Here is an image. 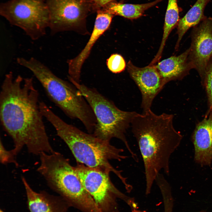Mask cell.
<instances>
[{
	"mask_svg": "<svg viewBox=\"0 0 212 212\" xmlns=\"http://www.w3.org/2000/svg\"><path fill=\"white\" fill-rule=\"evenodd\" d=\"M192 140L196 162L202 166H210L212 161V111L196 125Z\"/></svg>",
	"mask_w": 212,
	"mask_h": 212,
	"instance_id": "cell-13",
	"label": "cell"
},
{
	"mask_svg": "<svg viewBox=\"0 0 212 212\" xmlns=\"http://www.w3.org/2000/svg\"><path fill=\"white\" fill-rule=\"evenodd\" d=\"M210 0H197L185 15L180 19L177 24L178 39L176 44L179 46L183 37L191 27L196 26L205 17V8Z\"/></svg>",
	"mask_w": 212,
	"mask_h": 212,
	"instance_id": "cell-17",
	"label": "cell"
},
{
	"mask_svg": "<svg viewBox=\"0 0 212 212\" xmlns=\"http://www.w3.org/2000/svg\"><path fill=\"white\" fill-rule=\"evenodd\" d=\"M43 115L53 126L57 135L68 146L78 162L109 174L112 173L124 185L127 184L122 172L114 168L110 162L112 160L120 161L126 158L127 156L122 154L123 149L67 123L49 108L44 110Z\"/></svg>",
	"mask_w": 212,
	"mask_h": 212,
	"instance_id": "cell-3",
	"label": "cell"
},
{
	"mask_svg": "<svg viewBox=\"0 0 212 212\" xmlns=\"http://www.w3.org/2000/svg\"><path fill=\"white\" fill-rule=\"evenodd\" d=\"M50 14L51 34L73 31L80 34H89L86 19L93 10L89 0H46Z\"/></svg>",
	"mask_w": 212,
	"mask_h": 212,
	"instance_id": "cell-9",
	"label": "cell"
},
{
	"mask_svg": "<svg viewBox=\"0 0 212 212\" xmlns=\"http://www.w3.org/2000/svg\"><path fill=\"white\" fill-rule=\"evenodd\" d=\"M92 4L93 9L97 10L115 0H89Z\"/></svg>",
	"mask_w": 212,
	"mask_h": 212,
	"instance_id": "cell-22",
	"label": "cell"
},
{
	"mask_svg": "<svg viewBox=\"0 0 212 212\" xmlns=\"http://www.w3.org/2000/svg\"><path fill=\"white\" fill-rule=\"evenodd\" d=\"M0 212H5L3 210H2L1 209H0Z\"/></svg>",
	"mask_w": 212,
	"mask_h": 212,
	"instance_id": "cell-25",
	"label": "cell"
},
{
	"mask_svg": "<svg viewBox=\"0 0 212 212\" xmlns=\"http://www.w3.org/2000/svg\"><path fill=\"white\" fill-rule=\"evenodd\" d=\"M132 208V212H146L145 211H141L136 209V207H133Z\"/></svg>",
	"mask_w": 212,
	"mask_h": 212,
	"instance_id": "cell-23",
	"label": "cell"
},
{
	"mask_svg": "<svg viewBox=\"0 0 212 212\" xmlns=\"http://www.w3.org/2000/svg\"><path fill=\"white\" fill-rule=\"evenodd\" d=\"M37 170L48 186L70 204L82 212H101L82 185L69 160L59 152H42Z\"/></svg>",
	"mask_w": 212,
	"mask_h": 212,
	"instance_id": "cell-5",
	"label": "cell"
},
{
	"mask_svg": "<svg viewBox=\"0 0 212 212\" xmlns=\"http://www.w3.org/2000/svg\"><path fill=\"white\" fill-rule=\"evenodd\" d=\"M0 14L33 40L44 35L49 27L50 14L46 0H9L1 4Z\"/></svg>",
	"mask_w": 212,
	"mask_h": 212,
	"instance_id": "cell-7",
	"label": "cell"
},
{
	"mask_svg": "<svg viewBox=\"0 0 212 212\" xmlns=\"http://www.w3.org/2000/svg\"><path fill=\"white\" fill-rule=\"evenodd\" d=\"M39 94L32 77H14L6 74L0 93V119L4 130L12 139L17 156L23 148L39 155L53 153L39 107Z\"/></svg>",
	"mask_w": 212,
	"mask_h": 212,
	"instance_id": "cell-1",
	"label": "cell"
},
{
	"mask_svg": "<svg viewBox=\"0 0 212 212\" xmlns=\"http://www.w3.org/2000/svg\"><path fill=\"white\" fill-rule=\"evenodd\" d=\"M127 66L130 77L141 93V106L145 112L151 109L154 99L165 85L154 65L139 67L129 61Z\"/></svg>",
	"mask_w": 212,
	"mask_h": 212,
	"instance_id": "cell-11",
	"label": "cell"
},
{
	"mask_svg": "<svg viewBox=\"0 0 212 212\" xmlns=\"http://www.w3.org/2000/svg\"><path fill=\"white\" fill-rule=\"evenodd\" d=\"M188 58L203 81L212 59V18L205 17L193 29Z\"/></svg>",
	"mask_w": 212,
	"mask_h": 212,
	"instance_id": "cell-10",
	"label": "cell"
},
{
	"mask_svg": "<svg viewBox=\"0 0 212 212\" xmlns=\"http://www.w3.org/2000/svg\"><path fill=\"white\" fill-rule=\"evenodd\" d=\"M68 78L70 82L80 91L94 113L97 122L92 134L100 139L109 142L114 138L120 140L124 143L134 160H137V155L130 147L125 134L137 113L121 110L113 102L95 88L78 83L70 77Z\"/></svg>",
	"mask_w": 212,
	"mask_h": 212,
	"instance_id": "cell-6",
	"label": "cell"
},
{
	"mask_svg": "<svg viewBox=\"0 0 212 212\" xmlns=\"http://www.w3.org/2000/svg\"><path fill=\"white\" fill-rule=\"evenodd\" d=\"M190 49L178 56H172L158 62L155 66L165 85L169 82L180 80L193 68L189 59Z\"/></svg>",
	"mask_w": 212,
	"mask_h": 212,
	"instance_id": "cell-15",
	"label": "cell"
},
{
	"mask_svg": "<svg viewBox=\"0 0 212 212\" xmlns=\"http://www.w3.org/2000/svg\"><path fill=\"white\" fill-rule=\"evenodd\" d=\"M113 16L101 9L97 10L94 28L87 44L77 56L67 61L68 76L75 82L80 83L81 69L84 63L96 42L109 28Z\"/></svg>",
	"mask_w": 212,
	"mask_h": 212,
	"instance_id": "cell-12",
	"label": "cell"
},
{
	"mask_svg": "<svg viewBox=\"0 0 212 212\" xmlns=\"http://www.w3.org/2000/svg\"><path fill=\"white\" fill-rule=\"evenodd\" d=\"M106 64L109 70L112 73H120L125 69V61L123 57L118 54H112L107 60Z\"/></svg>",
	"mask_w": 212,
	"mask_h": 212,
	"instance_id": "cell-19",
	"label": "cell"
},
{
	"mask_svg": "<svg viewBox=\"0 0 212 212\" xmlns=\"http://www.w3.org/2000/svg\"><path fill=\"white\" fill-rule=\"evenodd\" d=\"M20 65L29 69L39 81L50 99L68 117L81 121L88 132L94 129L97 120L90 106L72 83L56 76L34 57H21Z\"/></svg>",
	"mask_w": 212,
	"mask_h": 212,
	"instance_id": "cell-4",
	"label": "cell"
},
{
	"mask_svg": "<svg viewBox=\"0 0 212 212\" xmlns=\"http://www.w3.org/2000/svg\"><path fill=\"white\" fill-rule=\"evenodd\" d=\"M30 212H67L70 206L61 196H54L45 191H34L24 176L21 177Z\"/></svg>",
	"mask_w": 212,
	"mask_h": 212,
	"instance_id": "cell-14",
	"label": "cell"
},
{
	"mask_svg": "<svg viewBox=\"0 0 212 212\" xmlns=\"http://www.w3.org/2000/svg\"><path fill=\"white\" fill-rule=\"evenodd\" d=\"M16 156L12 149L8 150L4 147L1 139L0 140V161L1 163L6 165L8 163L14 164L16 167L19 164L16 160Z\"/></svg>",
	"mask_w": 212,
	"mask_h": 212,
	"instance_id": "cell-21",
	"label": "cell"
},
{
	"mask_svg": "<svg viewBox=\"0 0 212 212\" xmlns=\"http://www.w3.org/2000/svg\"><path fill=\"white\" fill-rule=\"evenodd\" d=\"M173 118L172 114L158 115L150 109L137 113L131 122L132 132L143 159L147 195L160 171L169 174L170 156L182 139V135L174 127Z\"/></svg>",
	"mask_w": 212,
	"mask_h": 212,
	"instance_id": "cell-2",
	"label": "cell"
},
{
	"mask_svg": "<svg viewBox=\"0 0 212 212\" xmlns=\"http://www.w3.org/2000/svg\"><path fill=\"white\" fill-rule=\"evenodd\" d=\"M74 168L83 187L101 212H119L117 198L125 201L130 206L134 203L132 198L116 188L110 179V174L78 162Z\"/></svg>",
	"mask_w": 212,
	"mask_h": 212,
	"instance_id": "cell-8",
	"label": "cell"
},
{
	"mask_svg": "<svg viewBox=\"0 0 212 212\" xmlns=\"http://www.w3.org/2000/svg\"><path fill=\"white\" fill-rule=\"evenodd\" d=\"M199 212H207L206 211H204V210H202V211H199Z\"/></svg>",
	"mask_w": 212,
	"mask_h": 212,
	"instance_id": "cell-24",
	"label": "cell"
},
{
	"mask_svg": "<svg viewBox=\"0 0 212 212\" xmlns=\"http://www.w3.org/2000/svg\"><path fill=\"white\" fill-rule=\"evenodd\" d=\"M202 82L207 93L209 107L208 112H209L212 111V63L207 71Z\"/></svg>",
	"mask_w": 212,
	"mask_h": 212,
	"instance_id": "cell-20",
	"label": "cell"
},
{
	"mask_svg": "<svg viewBox=\"0 0 212 212\" xmlns=\"http://www.w3.org/2000/svg\"><path fill=\"white\" fill-rule=\"evenodd\" d=\"M162 0H155L153 2L141 4H123L111 2L100 9L113 15H119L130 19H137L144 12Z\"/></svg>",
	"mask_w": 212,
	"mask_h": 212,
	"instance_id": "cell-16",
	"label": "cell"
},
{
	"mask_svg": "<svg viewBox=\"0 0 212 212\" xmlns=\"http://www.w3.org/2000/svg\"><path fill=\"white\" fill-rule=\"evenodd\" d=\"M177 0H168L165 14L163 37L158 54L161 55L168 36L179 20Z\"/></svg>",
	"mask_w": 212,
	"mask_h": 212,
	"instance_id": "cell-18",
	"label": "cell"
}]
</instances>
